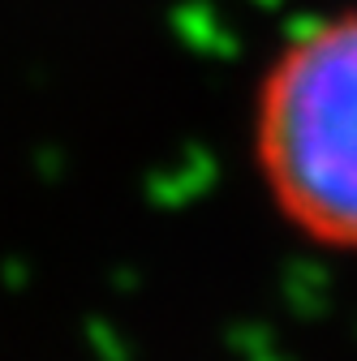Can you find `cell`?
<instances>
[{
    "label": "cell",
    "instance_id": "1",
    "mask_svg": "<svg viewBox=\"0 0 357 361\" xmlns=\"http://www.w3.org/2000/svg\"><path fill=\"white\" fill-rule=\"evenodd\" d=\"M246 159L293 241L357 262V5L305 18L262 61Z\"/></svg>",
    "mask_w": 357,
    "mask_h": 361
}]
</instances>
